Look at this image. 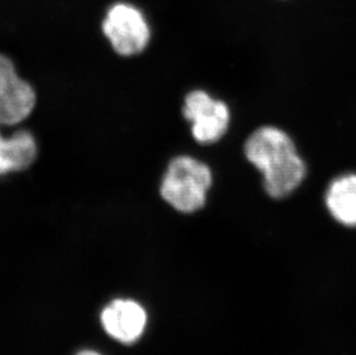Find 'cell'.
<instances>
[{"label": "cell", "mask_w": 356, "mask_h": 355, "mask_svg": "<svg viewBox=\"0 0 356 355\" xmlns=\"http://www.w3.org/2000/svg\"><path fill=\"white\" fill-rule=\"evenodd\" d=\"M245 154L262 172L264 188L271 198H285L306 177V165L294 142L279 128L266 126L254 132L245 142Z\"/></svg>", "instance_id": "cell-1"}, {"label": "cell", "mask_w": 356, "mask_h": 355, "mask_svg": "<svg viewBox=\"0 0 356 355\" xmlns=\"http://www.w3.org/2000/svg\"><path fill=\"white\" fill-rule=\"evenodd\" d=\"M211 184L208 165L195 158L180 156L168 165L161 181V194L175 210L192 214L205 205Z\"/></svg>", "instance_id": "cell-2"}, {"label": "cell", "mask_w": 356, "mask_h": 355, "mask_svg": "<svg viewBox=\"0 0 356 355\" xmlns=\"http://www.w3.org/2000/svg\"><path fill=\"white\" fill-rule=\"evenodd\" d=\"M103 31L117 54L124 57L145 50L150 40L148 22L136 7L129 3H115L108 10Z\"/></svg>", "instance_id": "cell-3"}, {"label": "cell", "mask_w": 356, "mask_h": 355, "mask_svg": "<svg viewBox=\"0 0 356 355\" xmlns=\"http://www.w3.org/2000/svg\"><path fill=\"white\" fill-rule=\"evenodd\" d=\"M184 116L192 123L193 136L203 144L213 143L229 128V109L224 102L212 98L205 91H193L186 97Z\"/></svg>", "instance_id": "cell-4"}, {"label": "cell", "mask_w": 356, "mask_h": 355, "mask_svg": "<svg viewBox=\"0 0 356 355\" xmlns=\"http://www.w3.org/2000/svg\"><path fill=\"white\" fill-rule=\"evenodd\" d=\"M102 328L115 342L134 345L145 336L149 316L145 306L131 298H115L99 314Z\"/></svg>", "instance_id": "cell-5"}, {"label": "cell", "mask_w": 356, "mask_h": 355, "mask_svg": "<svg viewBox=\"0 0 356 355\" xmlns=\"http://www.w3.org/2000/svg\"><path fill=\"white\" fill-rule=\"evenodd\" d=\"M36 95L31 84L17 75L13 63L0 54V126H13L29 117Z\"/></svg>", "instance_id": "cell-6"}, {"label": "cell", "mask_w": 356, "mask_h": 355, "mask_svg": "<svg viewBox=\"0 0 356 355\" xmlns=\"http://www.w3.org/2000/svg\"><path fill=\"white\" fill-rule=\"evenodd\" d=\"M38 145L28 131L14 133L10 138L0 133V175L22 171L34 163Z\"/></svg>", "instance_id": "cell-7"}, {"label": "cell", "mask_w": 356, "mask_h": 355, "mask_svg": "<svg viewBox=\"0 0 356 355\" xmlns=\"http://www.w3.org/2000/svg\"><path fill=\"white\" fill-rule=\"evenodd\" d=\"M326 207L337 221L356 226V175H341L333 180L326 191Z\"/></svg>", "instance_id": "cell-8"}, {"label": "cell", "mask_w": 356, "mask_h": 355, "mask_svg": "<svg viewBox=\"0 0 356 355\" xmlns=\"http://www.w3.org/2000/svg\"><path fill=\"white\" fill-rule=\"evenodd\" d=\"M75 355H104L102 354L101 352H98L96 349H82L79 351Z\"/></svg>", "instance_id": "cell-9"}]
</instances>
